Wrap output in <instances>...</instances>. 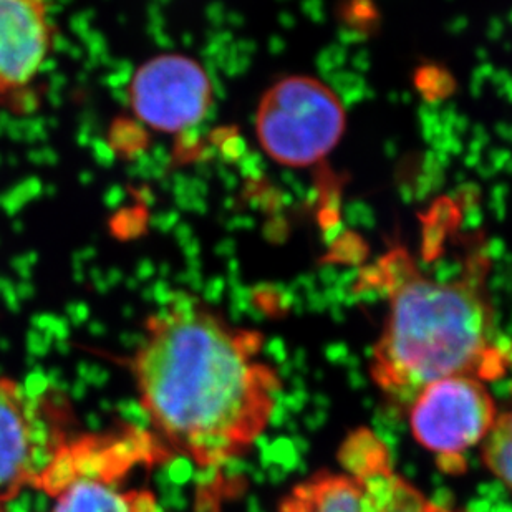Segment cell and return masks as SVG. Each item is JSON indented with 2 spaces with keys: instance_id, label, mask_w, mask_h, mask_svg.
I'll return each instance as SVG.
<instances>
[{
  "instance_id": "obj_8",
  "label": "cell",
  "mask_w": 512,
  "mask_h": 512,
  "mask_svg": "<svg viewBox=\"0 0 512 512\" xmlns=\"http://www.w3.org/2000/svg\"><path fill=\"white\" fill-rule=\"evenodd\" d=\"M54 44L49 0H0V98L24 92Z\"/></svg>"
},
{
  "instance_id": "obj_2",
  "label": "cell",
  "mask_w": 512,
  "mask_h": 512,
  "mask_svg": "<svg viewBox=\"0 0 512 512\" xmlns=\"http://www.w3.org/2000/svg\"><path fill=\"white\" fill-rule=\"evenodd\" d=\"M488 261L474 257L463 276L438 281L420 271L405 249L378 261L372 281L387 297V320L373 347L370 375L397 406L431 383L455 375L493 380L506 370L486 289Z\"/></svg>"
},
{
  "instance_id": "obj_5",
  "label": "cell",
  "mask_w": 512,
  "mask_h": 512,
  "mask_svg": "<svg viewBox=\"0 0 512 512\" xmlns=\"http://www.w3.org/2000/svg\"><path fill=\"white\" fill-rule=\"evenodd\" d=\"M415 440L436 456L445 473L466 471V453L484 443L498 420L496 403L483 380L469 375L443 378L411 401Z\"/></svg>"
},
{
  "instance_id": "obj_4",
  "label": "cell",
  "mask_w": 512,
  "mask_h": 512,
  "mask_svg": "<svg viewBox=\"0 0 512 512\" xmlns=\"http://www.w3.org/2000/svg\"><path fill=\"white\" fill-rule=\"evenodd\" d=\"M345 125L340 98L317 78H282L264 93L257 108L262 150L290 168H307L324 160L339 145Z\"/></svg>"
},
{
  "instance_id": "obj_10",
  "label": "cell",
  "mask_w": 512,
  "mask_h": 512,
  "mask_svg": "<svg viewBox=\"0 0 512 512\" xmlns=\"http://www.w3.org/2000/svg\"><path fill=\"white\" fill-rule=\"evenodd\" d=\"M483 461L512 493V410L498 415L483 443Z\"/></svg>"
},
{
  "instance_id": "obj_3",
  "label": "cell",
  "mask_w": 512,
  "mask_h": 512,
  "mask_svg": "<svg viewBox=\"0 0 512 512\" xmlns=\"http://www.w3.org/2000/svg\"><path fill=\"white\" fill-rule=\"evenodd\" d=\"M339 461L340 471L297 484L279 512H451L406 481L385 443L367 428L345 438Z\"/></svg>"
},
{
  "instance_id": "obj_7",
  "label": "cell",
  "mask_w": 512,
  "mask_h": 512,
  "mask_svg": "<svg viewBox=\"0 0 512 512\" xmlns=\"http://www.w3.org/2000/svg\"><path fill=\"white\" fill-rule=\"evenodd\" d=\"M58 451L54 426L40 416L37 403L7 378H0V512L29 486H40Z\"/></svg>"
},
{
  "instance_id": "obj_1",
  "label": "cell",
  "mask_w": 512,
  "mask_h": 512,
  "mask_svg": "<svg viewBox=\"0 0 512 512\" xmlns=\"http://www.w3.org/2000/svg\"><path fill=\"white\" fill-rule=\"evenodd\" d=\"M262 340L186 294L148 320L133 358L141 403L171 448L201 468L246 453L274 415L282 382L259 357Z\"/></svg>"
},
{
  "instance_id": "obj_11",
  "label": "cell",
  "mask_w": 512,
  "mask_h": 512,
  "mask_svg": "<svg viewBox=\"0 0 512 512\" xmlns=\"http://www.w3.org/2000/svg\"><path fill=\"white\" fill-rule=\"evenodd\" d=\"M112 145L118 151L133 153L145 145V133L133 121H116L112 128Z\"/></svg>"
},
{
  "instance_id": "obj_9",
  "label": "cell",
  "mask_w": 512,
  "mask_h": 512,
  "mask_svg": "<svg viewBox=\"0 0 512 512\" xmlns=\"http://www.w3.org/2000/svg\"><path fill=\"white\" fill-rule=\"evenodd\" d=\"M116 474L68 469L52 512H156L155 499L146 493H123Z\"/></svg>"
},
{
  "instance_id": "obj_6",
  "label": "cell",
  "mask_w": 512,
  "mask_h": 512,
  "mask_svg": "<svg viewBox=\"0 0 512 512\" xmlns=\"http://www.w3.org/2000/svg\"><path fill=\"white\" fill-rule=\"evenodd\" d=\"M128 93L138 120L163 133L199 125L213 103L206 70L193 58L178 54L160 55L141 65Z\"/></svg>"
}]
</instances>
